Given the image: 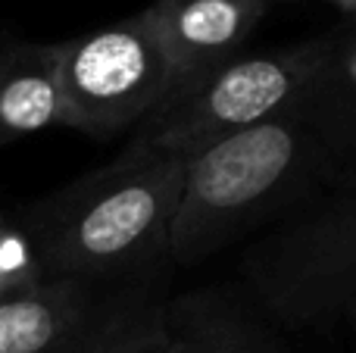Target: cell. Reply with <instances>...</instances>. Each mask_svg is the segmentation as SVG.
<instances>
[{
  "label": "cell",
  "mask_w": 356,
  "mask_h": 353,
  "mask_svg": "<svg viewBox=\"0 0 356 353\" xmlns=\"http://www.w3.org/2000/svg\"><path fill=\"white\" fill-rule=\"evenodd\" d=\"M269 0H154L147 16L172 63V91H184L241 54Z\"/></svg>",
  "instance_id": "7"
},
{
  "label": "cell",
  "mask_w": 356,
  "mask_h": 353,
  "mask_svg": "<svg viewBox=\"0 0 356 353\" xmlns=\"http://www.w3.org/2000/svg\"><path fill=\"white\" fill-rule=\"evenodd\" d=\"M328 50L322 44L238 54L184 91H175L141 122L135 144L194 156L207 144L275 119L313 97L325 79Z\"/></svg>",
  "instance_id": "3"
},
{
  "label": "cell",
  "mask_w": 356,
  "mask_h": 353,
  "mask_svg": "<svg viewBox=\"0 0 356 353\" xmlns=\"http://www.w3.org/2000/svg\"><path fill=\"white\" fill-rule=\"evenodd\" d=\"M253 281L282 316L319 319L356 300V200L272 238Z\"/></svg>",
  "instance_id": "5"
},
{
  "label": "cell",
  "mask_w": 356,
  "mask_h": 353,
  "mask_svg": "<svg viewBox=\"0 0 356 353\" xmlns=\"http://www.w3.org/2000/svg\"><path fill=\"white\" fill-rule=\"evenodd\" d=\"M175 344V322L163 316L129 310L100 341H94L85 353H169Z\"/></svg>",
  "instance_id": "9"
},
{
  "label": "cell",
  "mask_w": 356,
  "mask_h": 353,
  "mask_svg": "<svg viewBox=\"0 0 356 353\" xmlns=\"http://www.w3.org/2000/svg\"><path fill=\"white\" fill-rule=\"evenodd\" d=\"M347 310H350V313H353V316H356V300H353V304H350V306H347Z\"/></svg>",
  "instance_id": "11"
},
{
  "label": "cell",
  "mask_w": 356,
  "mask_h": 353,
  "mask_svg": "<svg viewBox=\"0 0 356 353\" xmlns=\"http://www.w3.org/2000/svg\"><path fill=\"white\" fill-rule=\"evenodd\" d=\"M188 160L131 144L35 204L22 231L47 279H106L166 254Z\"/></svg>",
  "instance_id": "1"
},
{
  "label": "cell",
  "mask_w": 356,
  "mask_h": 353,
  "mask_svg": "<svg viewBox=\"0 0 356 353\" xmlns=\"http://www.w3.org/2000/svg\"><path fill=\"white\" fill-rule=\"evenodd\" d=\"M169 353H259V350H253V344L232 322L188 319V322H175V344Z\"/></svg>",
  "instance_id": "10"
},
{
  "label": "cell",
  "mask_w": 356,
  "mask_h": 353,
  "mask_svg": "<svg viewBox=\"0 0 356 353\" xmlns=\"http://www.w3.org/2000/svg\"><path fill=\"white\" fill-rule=\"evenodd\" d=\"M316 125L307 97L188 156L166 254L178 263L200 260L250 225L309 169L319 154Z\"/></svg>",
  "instance_id": "2"
},
{
  "label": "cell",
  "mask_w": 356,
  "mask_h": 353,
  "mask_svg": "<svg viewBox=\"0 0 356 353\" xmlns=\"http://www.w3.org/2000/svg\"><path fill=\"white\" fill-rule=\"evenodd\" d=\"M63 125L56 44L0 47V147Z\"/></svg>",
  "instance_id": "8"
},
{
  "label": "cell",
  "mask_w": 356,
  "mask_h": 353,
  "mask_svg": "<svg viewBox=\"0 0 356 353\" xmlns=\"http://www.w3.org/2000/svg\"><path fill=\"white\" fill-rule=\"evenodd\" d=\"M125 313L100 304L85 279H44L0 297V353H85Z\"/></svg>",
  "instance_id": "6"
},
{
  "label": "cell",
  "mask_w": 356,
  "mask_h": 353,
  "mask_svg": "<svg viewBox=\"0 0 356 353\" xmlns=\"http://www.w3.org/2000/svg\"><path fill=\"white\" fill-rule=\"evenodd\" d=\"M63 125L110 138L154 116L172 91V63L147 10L56 44Z\"/></svg>",
  "instance_id": "4"
}]
</instances>
